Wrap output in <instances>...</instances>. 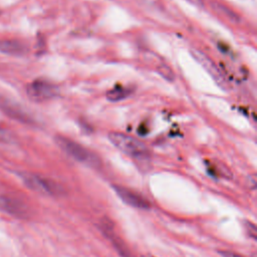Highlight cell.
<instances>
[{"mask_svg": "<svg viewBox=\"0 0 257 257\" xmlns=\"http://www.w3.org/2000/svg\"><path fill=\"white\" fill-rule=\"evenodd\" d=\"M108 139L110 143L119 151L133 158L145 159L150 155L149 148L144 143L132 136L113 132L109 133Z\"/></svg>", "mask_w": 257, "mask_h": 257, "instance_id": "7a4b0ae2", "label": "cell"}, {"mask_svg": "<svg viewBox=\"0 0 257 257\" xmlns=\"http://www.w3.org/2000/svg\"><path fill=\"white\" fill-rule=\"evenodd\" d=\"M101 231H102L103 235H105L107 237V239L110 240L111 244L113 245V247L117 251V253L120 255V257H134V255L128 250L126 245L122 242V240L114 234L112 226L108 220L103 219V221L101 223Z\"/></svg>", "mask_w": 257, "mask_h": 257, "instance_id": "ba28073f", "label": "cell"}, {"mask_svg": "<svg viewBox=\"0 0 257 257\" xmlns=\"http://www.w3.org/2000/svg\"><path fill=\"white\" fill-rule=\"evenodd\" d=\"M113 190L116 193V195L122 200V202H124L131 207L143 210H148L151 208V204L146 198L127 188L117 185L113 186Z\"/></svg>", "mask_w": 257, "mask_h": 257, "instance_id": "52a82bcc", "label": "cell"}, {"mask_svg": "<svg viewBox=\"0 0 257 257\" xmlns=\"http://www.w3.org/2000/svg\"><path fill=\"white\" fill-rule=\"evenodd\" d=\"M185 1H187L188 3H190L191 5H194V6H196V7H203V5H204V3H203V0H185Z\"/></svg>", "mask_w": 257, "mask_h": 257, "instance_id": "e0dca14e", "label": "cell"}, {"mask_svg": "<svg viewBox=\"0 0 257 257\" xmlns=\"http://www.w3.org/2000/svg\"><path fill=\"white\" fill-rule=\"evenodd\" d=\"M55 142L64 153H66L75 161L93 169H96L100 166L101 163L99 158L91 151L76 143L75 141L58 136L55 138Z\"/></svg>", "mask_w": 257, "mask_h": 257, "instance_id": "6da1fadb", "label": "cell"}, {"mask_svg": "<svg viewBox=\"0 0 257 257\" xmlns=\"http://www.w3.org/2000/svg\"><path fill=\"white\" fill-rule=\"evenodd\" d=\"M28 97L36 102H42L55 97L58 93L57 87L45 79H35L26 86Z\"/></svg>", "mask_w": 257, "mask_h": 257, "instance_id": "277c9868", "label": "cell"}, {"mask_svg": "<svg viewBox=\"0 0 257 257\" xmlns=\"http://www.w3.org/2000/svg\"><path fill=\"white\" fill-rule=\"evenodd\" d=\"M191 54L193 57L204 67V69L212 76V78L220 85L222 88H226L227 81L220 71V69L216 66V64L213 62L211 58H209L204 52L198 50V49H191Z\"/></svg>", "mask_w": 257, "mask_h": 257, "instance_id": "8992f818", "label": "cell"}, {"mask_svg": "<svg viewBox=\"0 0 257 257\" xmlns=\"http://www.w3.org/2000/svg\"><path fill=\"white\" fill-rule=\"evenodd\" d=\"M160 72H161V74H162L164 77H166L167 79H169V80L174 79V73H173V71L170 69V67H168V66H166V65H163V66L160 67Z\"/></svg>", "mask_w": 257, "mask_h": 257, "instance_id": "9a60e30c", "label": "cell"}, {"mask_svg": "<svg viewBox=\"0 0 257 257\" xmlns=\"http://www.w3.org/2000/svg\"><path fill=\"white\" fill-rule=\"evenodd\" d=\"M0 109L3 112H5L7 115H9L10 117L15 118L19 121H22V122L30 121L29 115H27L25 113V111H23L21 109V107L14 104L12 101H10L9 99H7L3 96H0Z\"/></svg>", "mask_w": 257, "mask_h": 257, "instance_id": "9c48e42d", "label": "cell"}, {"mask_svg": "<svg viewBox=\"0 0 257 257\" xmlns=\"http://www.w3.org/2000/svg\"><path fill=\"white\" fill-rule=\"evenodd\" d=\"M220 254L223 257H244L242 255H239V254H236V253H233V252H229V251H221Z\"/></svg>", "mask_w": 257, "mask_h": 257, "instance_id": "2e32d148", "label": "cell"}, {"mask_svg": "<svg viewBox=\"0 0 257 257\" xmlns=\"http://www.w3.org/2000/svg\"><path fill=\"white\" fill-rule=\"evenodd\" d=\"M0 209L6 214L19 219H25L30 216L28 205L14 196H0Z\"/></svg>", "mask_w": 257, "mask_h": 257, "instance_id": "5b68a950", "label": "cell"}, {"mask_svg": "<svg viewBox=\"0 0 257 257\" xmlns=\"http://www.w3.org/2000/svg\"><path fill=\"white\" fill-rule=\"evenodd\" d=\"M22 179L28 188L38 193L50 196H61L64 194L63 188L49 179L33 174H24Z\"/></svg>", "mask_w": 257, "mask_h": 257, "instance_id": "3957f363", "label": "cell"}, {"mask_svg": "<svg viewBox=\"0 0 257 257\" xmlns=\"http://www.w3.org/2000/svg\"><path fill=\"white\" fill-rule=\"evenodd\" d=\"M13 141V134L0 125V143H11Z\"/></svg>", "mask_w": 257, "mask_h": 257, "instance_id": "4fadbf2b", "label": "cell"}, {"mask_svg": "<svg viewBox=\"0 0 257 257\" xmlns=\"http://www.w3.org/2000/svg\"><path fill=\"white\" fill-rule=\"evenodd\" d=\"M27 48L24 43L15 39H2L0 40V52L8 55H23L26 53Z\"/></svg>", "mask_w": 257, "mask_h": 257, "instance_id": "30bf717a", "label": "cell"}, {"mask_svg": "<svg viewBox=\"0 0 257 257\" xmlns=\"http://www.w3.org/2000/svg\"><path fill=\"white\" fill-rule=\"evenodd\" d=\"M132 89L130 87H125L122 85H116L113 88L109 89L106 93H105V97L108 101H119L122 100L124 98H126L131 93H132Z\"/></svg>", "mask_w": 257, "mask_h": 257, "instance_id": "8fae6325", "label": "cell"}, {"mask_svg": "<svg viewBox=\"0 0 257 257\" xmlns=\"http://www.w3.org/2000/svg\"><path fill=\"white\" fill-rule=\"evenodd\" d=\"M245 228L247 230V233L249 234V236L256 240V237H257V230H256V226L255 224L251 223V222H245Z\"/></svg>", "mask_w": 257, "mask_h": 257, "instance_id": "5bb4252c", "label": "cell"}, {"mask_svg": "<svg viewBox=\"0 0 257 257\" xmlns=\"http://www.w3.org/2000/svg\"><path fill=\"white\" fill-rule=\"evenodd\" d=\"M213 8L220 13L221 15L225 16L227 19H229L230 21H237L238 20V16L230 9H228L226 6L220 4V3H213Z\"/></svg>", "mask_w": 257, "mask_h": 257, "instance_id": "7c38bea8", "label": "cell"}]
</instances>
